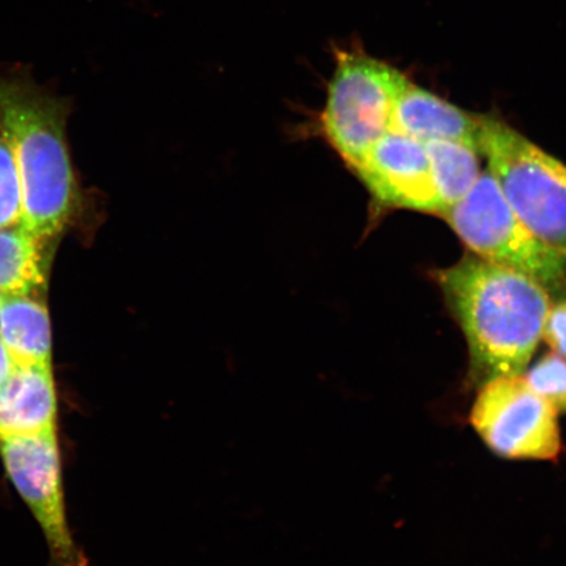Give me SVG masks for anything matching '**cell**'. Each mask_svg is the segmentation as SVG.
Listing matches in <instances>:
<instances>
[{
    "label": "cell",
    "instance_id": "17",
    "mask_svg": "<svg viewBox=\"0 0 566 566\" xmlns=\"http://www.w3.org/2000/svg\"><path fill=\"white\" fill-rule=\"evenodd\" d=\"M13 367H15V364H13L9 352L6 350L4 345L0 342V384H3L9 378Z\"/></svg>",
    "mask_w": 566,
    "mask_h": 566
},
{
    "label": "cell",
    "instance_id": "11",
    "mask_svg": "<svg viewBox=\"0 0 566 566\" xmlns=\"http://www.w3.org/2000/svg\"><path fill=\"white\" fill-rule=\"evenodd\" d=\"M0 342L15 366H53L52 324L40 295H3Z\"/></svg>",
    "mask_w": 566,
    "mask_h": 566
},
{
    "label": "cell",
    "instance_id": "8",
    "mask_svg": "<svg viewBox=\"0 0 566 566\" xmlns=\"http://www.w3.org/2000/svg\"><path fill=\"white\" fill-rule=\"evenodd\" d=\"M352 172L379 209L441 216L440 198L422 142L388 132Z\"/></svg>",
    "mask_w": 566,
    "mask_h": 566
},
{
    "label": "cell",
    "instance_id": "16",
    "mask_svg": "<svg viewBox=\"0 0 566 566\" xmlns=\"http://www.w3.org/2000/svg\"><path fill=\"white\" fill-rule=\"evenodd\" d=\"M542 339L552 352L566 358V296L552 302Z\"/></svg>",
    "mask_w": 566,
    "mask_h": 566
},
{
    "label": "cell",
    "instance_id": "4",
    "mask_svg": "<svg viewBox=\"0 0 566 566\" xmlns=\"http://www.w3.org/2000/svg\"><path fill=\"white\" fill-rule=\"evenodd\" d=\"M480 155L523 224L566 263L564 163L488 115H481Z\"/></svg>",
    "mask_w": 566,
    "mask_h": 566
},
{
    "label": "cell",
    "instance_id": "2",
    "mask_svg": "<svg viewBox=\"0 0 566 566\" xmlns=\"http://www.w3.org/2000/svg\"><path fill=\"white\" fill-rule=\"evenodd\" d=\"M436 279L469 345L472 384L525 373L554 302L547 290L471 252Z\"/></svg>",
    "mask_w": 566,
    "mask_h": 566
},
{
    "label": "cell",
    "instance_id": "5",
    "mask_svg": "<svg viewBox=\"0 0 566 566\" xmlns=\"http://www.w3.org/2000/svg\"><path fill=\"white\" fill-rule=\"evenodd\" d=\"M442 218L475 256L527 275L554 300L566 296L565 261L523 224L488 169Z\"/></svg>",
    "mask_w": 566,
    "mask_h": 566
},
{
    "label": "cell",
    "instance_id": "1",
    "mask_svg": "<svg viewBox=\"0 0 566 566\" xmlns=\"http://www.w3.org/2000/svg\"><path fill=\"white\" fill-rule=\"evenodd\" d=\"M70 112L69 98L35 83L30 69L0 67V129L20 177V226L55 243L84 210L67 144Z\"/></svg>",
    "mask_w": 566,
    "mask_h": 566
},
{
    "label": "cell",
    "instance_id": "3",
    "mask_svg": "<svg viewBox=\"0 0 566 566\" xmlns=\"http://www.w3.org/2000/svg\"><path fill=\"white\" fill-rule=\"evenodd\" d=\"M327 96L311 127L353 171L391 125L408 76L360 49L335 48Z\"/></svg>",
    "mask_w": 566,
    "mask_h": 566
},
{
    "label": "cell",
    "instance_id": "15",
    "mask_svg": "<svg viewBox=\"0 0 566 566\" xmlns=\"http://www.w3.org/2000/svg\"><path fill=\"white\" fill-rule=\"evenodd\" d=\"M23 217L20 177L9 140L0 129V229L18 226Z\"/></svg>",
    "mask_w": 566,
    "mask_h": 566
},
{
    "label": "cell",
    "instance_id": "14",
    "mask_svg": "<svg viewBox=\"0 0 566 566\" xmlns=\"http://www.w3.org/2000/svg\"><path fill=\"white\" fill-rule=\"evenodd\" d=\"M523 377L557 413H566V358L548 353L537 359Z\"/></svg>",
    "mask_w": 566,
    "mask_h": 566
},
{
    "label": "cell",
    "instance_id": "13",
    "mask_svg": "<svg viewBox=\"0 0 566 566\" xmlns=\"http://www.w3.org/2000/svg\"><path fill=\"white\" fill-rule=\"evenodd\" d=\"M431 174L440 198L442 212L454 207L469 195L480 179L481 155L472 147L452 140L427 142Z\"/></svg>",
    "mask_w": 566,
    "mask_h": 566
},
{
    "label": "cell",
    "instance_id": "18",
    "mask_svg": "<svg viewBox=\"0 0 566 566\" xmlns=\"http://www.w3.org/2000/svg\"><path fill=\"white\" fill-rule=\"evenodd\" d=\"M3 294L0 293V304H2Z\"/></svg>",
    "mask_w": 566,
    "mask_h": 566
},
{
    "label": "cell",
    "instance_id": "10",
    "mask_svg": "<svg viewBox=\"0 0 566 566\" xmlns=\"http://www.w3.org/2000/svg\"><path fill=\"white\" fill-rule=\"evenodd\" d=\"M53 366H15L0 384V440L55 430Z\"/></svg>",
    "mask_w": 566,
    "mask_h": 566
},
{
    "label": "cell",
    "instance_id": "7",
    "mask_svg": "<svg viewBox=\"0 0 566 566\" xmlns=\"http://www.w3.org/2000/svg\"><path fill=\"white\" fill-rule=\"evenodd\" d=\"M0 458L42 530L51 566H87L69 528L55 430L0 440Z\"/></svg>",
    "mask_w": 566,
    "mask_h": 566
},
{
    "label": "cell",
    "instance_id": "6",
    "mask_svg": "<svg viewBox=\"0 0 566 566\" xmlns=\"http://www.w3.org/2000/svg\"><path fill=\"white\" fill-rule=\"evenodd\" d=\"M557 412L521 375L486 380L471 423L494 454L512 460H556L562 452Z\"/></svg>",
    "mask_w": 566,
    "mask_h": 566
},
{
    "label": "cell",
    "instance_id": "9",
    "mask_svg": "<svg viewBox=\"0 0 566 566\" xmlns=\"http://www.w3.org/2000/svg\"><path fill=\"white\" fill-rule=\"evenodd\" d=\"M389 132L422 144L431 140L459 142L480 154L481 115L459 108L410 81L395 103Z\"/></svg>",
    "mask_w": 566,
    "mask_h": 566
},
{
    "label": "cell",
    "instance_id": "12",
    "mask_svg": "<svg viewBox=\"0 0 566 566\" xmlns=\"http://www.w3.org/2000/svg\"><path fill=\"white\" fill-rule=\"evenodd\" d=\"M54 244L20 224L0 229V293L44 295Z\"/></svg>",
    "mask_w": 566,
    "mask_h": 566
}]
</instances>
